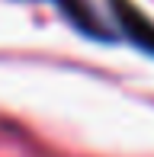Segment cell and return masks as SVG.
<instances>
[{"mask_svg":"<svg viewBox=\"0 0 154 157\" xmlns=\"http://www.w3.org/2000/svg\"><path fill=\"white\" fill-rule=\"evenodd\" d=\"M52 3L61 10V16H64L80 35H87V39H103V42H113L116 39L113 29L96 16V10H93L90 0H52Z\"/></svg>","mask_w":154,"mask_h":157,"instance_id":"obj_2","label":"cell"},{"mask_svg":"<svg viewBox=\"0 0 154 157\" xmlns=\"http://www.w3.org/2000/svg\"><path fill=\"white\" fill-rule=\"evenodd\" d=\"M109 6H113L119 35L135 48H141L144 55H154V19L144 16L135 0H109Z\"/></svg>","mask_w":154,"mask_h":157,"instance_id":"obj_1","label":"cell"}]
</instances>
